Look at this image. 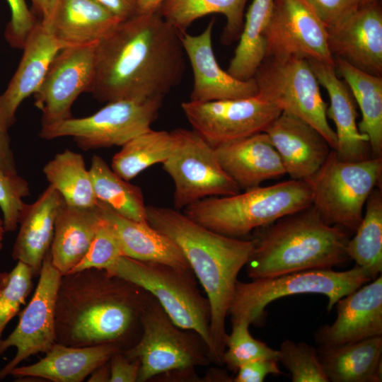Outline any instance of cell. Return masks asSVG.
I'll list each match as a JSON object with an SVG mask.
<instances>
[{
    "instance_id": "obj_1",
    "label": "cell",
    "mask_w": 382,
    "mask_h": 382,
    "mask_svg": "<svg viewBox=\"0 0 382 382\" xmlns=\"http://www.w3.org/2000/svg\"><path fill=\"white\" fill-rule=\"evenodd\" d=\"M185 54L159 10L120 22L97 44L89 91L100 102L164 97L181 81Z\"/></svg>"
},
{
    "instance_id": "obj_2",
    "label": "cell",
    "mask_w": 382,
    "mask_h": 382,
    "mask_svg": "<svg viewBox=\"0 0 382 382\" xmlns=\"http://www.w3.org/2000/svg\"><path fill=\"white\" fill-rule=\"evenodd\" d=\"M151 297L140 286L104 270L63 274L56 301L55 341L73 347L115 344L126 350L139 339L140 316Z\"/></svg>"
},
{
    "instance_id": "obj_3",
    "label": "cell",
    "mask_w": 382,
    "mask_h": 382,
    "mask_svg": "<svg viewBox=\"0 0 382 382\" xmlns=\"http://www.w3.org/2000/svg\"><path fill=\"white\" fill-rule=\"evenodd\" d=\"M148 223L180 248L202 286L211 307V361L223 364L228 334L226 318L238 275L246 265L255 241L214 232L178 209L146 206Z\"/></svg>"
},
{
    "instance_id": "obj_4",
    "label": "cell",
    "mask_w": 382,
    "mask_h": 382,
    "mask_svg": "<svg viewBox=\"0 0 382 382\" xmlns=\"http://www.w3.org/2000/svg\"><path fill=\"white\" fill-rule=\"evenodd\" d=\"M261 228L245 265L251 279L332 268L349 259L350 233L327 223L313 205Z\"/></svg>"
},
{
    "instance_id": "obj_5",
    "label": "cell",
    "mask_w": 382,
    "mask_h": 382,
    "mask_svg": "<svg viewBox=\"0 0 382 382\" xmlns=\"http://www.w3.org/2000/svg\"><path fill=\"white\" fill-rule=\"evenodd\" d=\"M312 200L308 182L291 179L242 193L206 197L186 207L184 214L214 232L239 238L309 207Z\"/></svg>"
},
{
    "instance_id": "obj_6",
    "label": "cell",
    "mask_w": 382,
    "mask_h": 382,
    "mask_svg": "<svg viewBox=\"0 0 382 382\" xmlns=\"http://www.w3.org/2000/svg\"><path fill=\"white\" fill-rule=\"evenodd\" d=\"M372 280L369 272L356 265L346 271L332 268L311 269L279 276L237 281L228 315L232 320H245L260 325L269 303L282 297L296 294H318L328 299L330 312L339 299Z\"/></svg>"
},
{
    "instance_id": "obj_7",
    "label": "cell",
    "mask_w": 382,
    "mask_h": 382,
    "mask_svg": "<svg viewBox=\"0 0 382 382\" xmlns=\"http://www.w3.org/2000/svg\"><path fill=\"white\" fill-rule=\"evenodd\" d=\"M133 282L151 294L178 327L197 333L211 348V307L192 270L121 256L108 272Z\"/></svg>"
},
{
    "instance_id": "obj_8",
    "label": "cell",
    "mask_w": 382,
    "mask_h": 382,
    "mask_svg": "<svg viewBox=\"0 0 382 382\" xmlns=\"http://www.w3.org/2000/svg\"><path fill=\"white\" fill-rule=\"evenodd\" d=\"M382 158L359 161L340 160L332 149L319 170L307 181L312 191V205L329 224L355 232L372 190L379 187Z\"/></svg>"
},
{
    "instance_id": "obj_9",
    "label": "cell",
    "mask_w": 382,
    "mask_h": 382,
    "mask_svg": "<svg viewBox=\"0 0 382 382\" xmlns=\"http://www.w3.org/2000/svg\"><path fill=\"white\" fill-rule=\"evenodd\" d=\"M140 324L138 341L122 350L129 358L139 360L138 382L170 372L191 371L212 362L201 337L174 324L152 295L141 312Z\"/></svg>"
},
{
    "instance_id": "obj_10",
    "label": "cell",
    "mask_w": 382,
    "mask_h": 382,
    "mask_svg": "<svg viewBox=\"0 0 382 382\" xmlns=\"http://www.w3.org/2000/svg\"><path fill=\"white\" fill-rule=\"evenodd\" d=\"M253 79L256 96L314 127L335 150L337 136L328 123V103L308 59L266 57Z\"/></svg>"
},
{
    "instance_id": "obj_11",
    "label": "cell",
    "mask_w": 382,
    "mask_h": 382,
    "mask_svg": "<svg viewBox=\"0 0 382 382\" xmlns=\"http://www.w3.org/2000/svg\"><path fill=\"white\" fill-rule=\"evenodd\" d=\"M163 98L144 102L116 100L94 114L42 127L40 138L47 140L71 137L79 148L87 151L122 146L134 137L151 129L162 106Z\"/></svg>"
},
{
    "instance_id": "obj_12",
    "label": "cell",
    "mask_w": 382,
    "mask_h": 382,
    "mask_svg": "<svg viewBox=\"0 0 382 382\" xmlns=\"http://www.w3.org/2000/svg\"><path fill=\"white\" fill-rule=\"evenodd\" d=\"M170 133L173 147L162 165L174 183V209L185 208L206 197L240 192L220 166L214 147L196 132L178 128Z\"/></svg>"
},
{
    "instance_id": "obj_13",
    "label": "cell",
    "mask_w": 382,
    "mask_h": 382,
    "mask_svg": "<svg viewBox=\"0 0 382 382\" xmlns=\"http://www.w3.org/2000/svg\"><path fill=\"white\" fill-rule=\"evenodd\" d=\"M181 108L192 127L212 146L264 132L282 112L257 96L206 102L186 101Z\"/></svg>"
},
{
    "instance_id": "obj_14",
    "label": "cell",
    "mask_w": 382,
    "mask_h": 382,
    "mask_svg": "<svg viewBox=\"0 0 382 382\" xmlns=\"http://www.w3.org/2000/svg\"><path fill=\"white\" fill-rule=\"evenodd\" d=\"M62 274L53 266L49 250L44 257L33 295L20 314L12 332L0 341V357L10 347L14 357L0 369V379L30 356L46 353L56 342L55 307Z\"/></svg>"
},
{
    "instance_id": "obj_15",
    "label": "cell",
    "mask_w": 382,
    "mask_h": 382,
    "mask_svg": "<svg viewBox=\"0 0 382 382\" xmlns=\"http://www.w3.org/2000/svg\"><path fill=\"white\" fill-rule=\"evenodd\" d=\"M265 37L266 57H298L335 64L328 28L306 0H274Z\"/></svg>"
},
{
    "instance_id": "obj_16",
    "label": "cell",
    "mask_w": 382,
    "mask_h": 382,
    "mask_svg": "<svg viewBox=\"0 0 382 382\" xmlns=\"http://www.w3.org/2000/svg\"><path fill=\"white\" fill-rule=\"evenodd\" d=\"M98 42L62 49L52 60L34 94V105L42 112V127L72 117L74 101L81 93H89Z\"/></svg>"
},
{
    "instance_id": "obj_17",
    "label": "cell",
    "mask_w": 382,
    "mask_h": 382,
    "mask_svg": "<svg viewBox=\"0 0 382 382\" xmlns=\"http://www.w3.org/2000/svg\"><path fill=\"white\" fill-rule=\"evenodd\" d=\"M333 58L369 74H382V9L379 1L359 7L340 23L328 28Z\"/></svg>"
},
{
    "instance_id": "obj_18",
    "label": "cell",
    "mask_w": 382,
    "mask_h": 382,
    "mask_svg": "<svg viewBox=\"0 0 382 382\" xmlns=\"http://www.w3.org/2000/svg\"><path fill=\"white\" fill-rule=\"evenodd\" d=\"M337 318L314 334L318 347H330L382 336L381 274L337 301Z\"/></svg>"
},
{
    "instance_id": "obj_19",
    "label": "cell",
    "mask_w": 382,
    "mask_h": 382,
    "mask_svg": "<svg viewBox=\"0 0 382 382\" xmlns=\"http://www.w3.org/2000/svg\"><path fill=\"white\" fill-rule=\"evenodd\" d=\"M214 25V20H212L204 31L197 35H190L186 31L178 32L194 74L190 100L206 102L256 96L257 86L254 79L247 81L237 79L223 70L217 63L212 44Z\"/></svg>"
},
{
    "instance_id": "obj_20",
    "label": "cell",
    "mask_w": 382,
    "mask_h": 382,
    "mask_svg": "<svg viewBox=\"0 0 382 382\" xmlns=\"http://www.w3.org/2000/svg\"><path fill=\"white\" fill-rule=\"evenodd\" d=\"M291 179L307 180L321 167L332 149L314 127L282 112L264 131Z\"/></svg>"
},
{
    "instance_id": "obj_21",
    "label": "cell",
    "mask_w": 382,
    "mask_h": 382,
    "mask_svg": "<svg viewBox=\"0 0 382 382\" xmlns=\"http://www.w3.org/2000/svg\"><path fill=\"white\" fill-rule=\"evenodd\" d=\"M18 66L0 96V122L7 129L15 123L21 103L40 88L48 69L62 50L49 25L41 20L28 37Z\"/></svg>"
},
{
    "instance_id": "obj_22",
    "label": "cell",
    "mask_w": 382,
    "mask_h": 382,
    "mask_svg": "<svg viewBox=\"0 0 382 382\" xmlns=\"http://www.w3.org/2000/svg\"><path fill=\"white\" fill-rule=\"evenodd\" d=\"M214 149L220 166L240 190L260 186L286 174L282 160L265 132Z\"/></svg>"
},
{
    "instance_id": "obj_23",
    "label": "cell",
    "mask_w": 382,
    "mask_h": 382,
    "mask_svg": "<svg viewBox=\"0 0 382 382\" xmlns=\"http://www.w3.org/2000/svg\"><path fill=\"white\" fill-rule=\"evenodd\" d=\"M308 62L319 84L324 87L330 98L327 117L335 125L337 146L334 151L337 156L349 162L371 158L369 138L358 129L354 98L346 83L337 76L335 64L316 60Z\"/></svg>"
},
{
    "instance_id": "obj_24",
    "label": "cell",
    "mask_w": 382,
    "mask_h": 382,
    "mask_svg": "<svg viewBox=\"0 0 382 382\" xmlns=\"http://www.w3.org/2000/svg\"><path fill=\"white\" fill-rule=\"evenodd\" d=\"M62 195L51 185L32 204H26L18 220L19 231L11 253L39 275L45 256L50 250L57 214L64 204Z\"/></svg>"
},
{
    "instance_id": "obj_25",
    "label": "cell",
    "mask_w": 382,
    "mask_h": 382,
    "mask_svg": "<svg viewBox=\"0 0 382 382\" xmlns=\"http://www.w3.org/2000/svg\"><path fill=\"white\" fill-rule=\"evenodd\" d=\"M96 205L100 216L115 231L124 256L140 261L159 262L191 270L177 244L148 222L127 219L100 201H98Z\"/></svg>"
},
{
    "instance_id": "obj_26",
    "label": "cell",
    "mask_w": 382,
    "mask_h": 382,
    "mask_svg": "<svg viewBox=\"0 0 382 382\" xmlns=\"http://www.w3.org/2000/svg\"><path fill=\"white\" fill-rule=\"evenodd\" d=\"M120 350L115 344L73 347L55 342L38 361L16 366L9 375L52 382H81Z\"/></svg>"
},
{
    "instance_id": "obj_27",
    "label": "cell",
    "mask_w": 382,
    "mask_h": 382,
    "mask_svg": "<svg viewBox=\"0 0 382 382\" xmlns=\"http://www.w3.org/2000/svg\"><path fill=\"white\" fill-rule=\"evenodd\" d=\"M120 22L96 0H57L45 23L64 49L98 42Z\"/></svg>"
},
{
    "instance_id": "obj_28",
    "label": "cell",
    "mask_w": 382,
    "mask_h": 382,
    "mask_svg": "<svg viewBox=\"0 0 382 382\" xmlns=\"http://www.w3.org/2000/svg\"><path fill=\"white\" fill-rule=\"evenodd\" d=\"M317 352L329 381H382V336L334 346L318 347Z\"/></svg>"
},
{
    "instance_id": "obj_29",
    "label": "cell",
    "mask_w": 382,
    "mask_h": 382,
    "mask_svg": "<svg viewBox=\"0 0 382 382\" xmlns=\"http://www.w3.org/2000/svg\"><path fill=\"white\" fill-rule=\"evenodd\" d=\"M100 219L97 205L79 207L64 203L60 208L50 251L52 263L62 275L68 274L86 255Z\"/></svg>"
},
{
    "instance_id": "obj_30",
    "label": "cell",
    "mask_w": 382,
    "mask_h": 382,
    "mask_svg": "<svg viewBox=\"0 0 382 382\" xmlns=\"http://www.w3.org/2000/svg\"><path fill=\"white\" fill-rule=\"evenodd\" d=\"M338 76L349 87L361 112L358 129L369 138L371 157L382 158V76L365 72L334 58Z\"/></svg>"
},
{
    "instance_id": "obj_31",
    "label": "cell",
    "mask_w": 382,
    "mask_h": 382,
    "mask_svg": "<svg viewBox=\"0 0 382 382\" xmlns=\"http://www.w3.org/2000/svg\"><path fill=\"white\" fill-rule=\"evenodd\" d=\"M248 0H166L159 13L164 20L179 33L198 18L213 13L222 14L226 25L221 42L228 45L238 39L244 23V11Z\"/></svg>"
},
{
    "instance_id": "obj_32",
    "label": "cell",
    "mask_w": 382,
    "mask_h": 382,
    "mask_svg": "<svg viewBox=\"0 0 382 382\" xmlns=\"http://www.w3.org/2000/svg\"><path fill=\"white\" fill-rule=\"evenodd\" d=\"M274 0H253L244 17L239 42L227 72L233 77L247 81L253 79L266 58L265 30Z\"/></svg>"
},
{
    "instance_id": "obj_33",
    "label": "cell",
    "mask_w": 382,
    "mask_h": 382,
    "mask_svg": "<svg viewBox=\"0 0 382 382\" xmlns=\"http://www.w3.org/2000/svg\"><path fill=\"white\" fill-rule=\"evenodd\" d=\"M42 172L66 204L79 207L97 204L90 171L81 154L66 149L49 161Z\"/></svg>"
},
{
    "instance_id": "obj_34",
    "label": "cell",
    "mask_w": 382,
    "mask_h": 382,
    "mask_svg": "<svg viewBox=\"0 0 382 382\" xmlns=\"http://www.w3.org/2000/svg\"><path fill=\"white\" fill-rule=\"evenodd\" d=\"M89 171L98 201L108 204L127 219L148 222L146 206L139 187L122 178L98 155L93 156Z\"/></svg>"
},
{
    "instance_id": "obj_35",
    "label": "cell",
    "mask_w": 382,
    "mask_h": 382,
    "mask_svg": "<svg viewBox=\"0 0 382 382\" xmlns=\"http://www.w3.org/2000/svg\"><path fill=\"white\" fill-rule=\"evenodd\" d=\"M347 242L346 252L356 265L365 269L372 280L382 272V192L375 187L365 204V213Z\"/></svg>"
},
{
    "instance_id": "obj_36",
    "label": "cell",
    "mask_w": 382,
    "mask_h": 382,
    "mask_svg": "<svg viewBox=\"0 0 382 382\" xmlns=\"http://www.w3.org/2000/svg\"><path fill=\"white\" fill-rule=\"evenodd\" d=\"M173 147V138L166 131L151 128L129 140L112 159L111 168L127 181L150 166L163 163Z\"/></svg>"
},
{
    "instance_id": "obj_37",
    "label": "cell",
    "mask_w": 382,
    "mask_h": 382,
    "mask_svg": "<svg viewBox=\"0 0 382 382\" xmlns=\"http://www.w3.org/2000/svg\"><path fill=\"white\" fill-rule=\"evenodd\" d=\"M231 332L228 335L223 364L236 371L242 365L258 359L278 361L279 351L254 338L249 330L250 323L245 320H232Z\"/></svg>"
},
{
    "instance_id": "obj_38",
    "label": "cell",
    "mask_w": 382,
    "mask_h": 382,
    "mask_svg": "<svg viewBox=\"0 0 382 382\" xmlns=\"http://www.w3.org/2000/svg\"><path fill=\"white\" fill-rule=\"evenodd\" d=\"M31 268L21 261L9 272L0 271V341L2 333L33 287Z\"/></svg>"
},
{
    "instance_id": "obj_39",
    "label": "cell",
    "mask_w": 382,
    "mask_h": 382,
    "mask_svg": "<svg viewBox=\"0 0 382 382\" xmlns=\"http://www.w3.org/2000/svg\"><path fill=\"white\" fill-rule=\"evenodd\" d=\"M278 351V361L289 371L293 382H330L314 347L286 340Z\"/></svg>"
},
{
    "instance_id": "obj_40",
    "label": "cell",
    "mask_w": 382,
    "mask_h": 382,
    "mask_svg": "<svg viewBox=\"0 0 382 382\" xmlns=\"http://www.w3.org/2000/svg\"><path fill=\"white\" fill-rule=\"evenodd\" d=\"M122 255V248L115 231L100 216L95 236L87 253L69 273L86 269L104 270L109 272Z\"/></svg>"
},
{
    "instance_id": "obj_41",
    "label": "cell",
    "mask_w": 382,
    "mask_h": 382,
    "mask_svg": "<svg viewBox=\"0 0 382 382\" xmlns=\"http://www.w3.org/2000/svg\"><path fill=\"white\" fill-rule=\"evenodd\" d=\"M6 1L11 16L6 28L5 37L12 47L22 49L37 21L25 0Z\"/></svg>"
},
{
    "instance_id": "obj_42",
    "label": "cell",
    "mask_w": 382,
    "mask_h": 382,
    "mask_svg": "<svg viewBox=\"0 0 382 382\" xmlns=\"http://www.w3.org/2000/svg\"><path fill=\"white\" fill-rule=\"evenodd\" d=\"M327 28L350 16L359 8V0H306Z\"/></svg>"
},
{
    "instance_id": "obj_43",
    "label": "cell",
    "mask_w": 382,
    "mask_h": 382,
    "mask_svg": "<svg viewBox=\"0 0 382 382\" xmlns=\"http://www.w3.org/2000/svg\"><path fill=\"white\" fill-rule=\"evenodd\" d=\"M278 362L274 359H258L245 364L236 371L233 381L262 382L270 374H282Z\"/></svg>"
},
{
    "instance_id": "obj_44",
    "label": "cell",
    "mask_w": 382,
    "mask_h": 382,
    "mask_svg": "<svg viewBox=\"0 0 382 382\" xmlns=\"http://www.w3.org/2000/svg\"><path fill=\"white\" fill-rule=\"evenodd\" d=\"M109 362L110 382L137 381L140 369V361L138 359L129 358L120 350L111 357Z\"/></svg>"
},
{
    "instance_id": "obj_45",
    "label": "cell",
    "mask_w": 382,
    "mask_h": 382,
    "mask_svg": "<svg viewBox=\"0 0 382 382\" xmlns=\"http://www.w3.org/2000/svg\"><path fill=\"white\" fill-rule=\"evenodd\" d=\"M0 170L6 173H16L13 151L11 146L8 129L0 122Z\"/></svg>"
},
{
    "instance_id": "obj_46",
    "label": "cell",
    "mask_w": 382,
    "mask_h": 382,
    "mask_svg": "<svg viewBox=\"0 0 382 382\" xmlns=\"http://www.w3.org/2000/svg\"><path fill=\"white\" fill-rule=\"evenodd\" d=\"M120 22L137 13V0H96Z\"/></svg>"
},
{
    "instance_id": "obj_47",
    "label": "cell",
    "mask_w": 382,
    "mask_h": 382,
    "mask_svg": "<svg viewBox=\"0 0 382 382\" xmlns=\"http://www.w3.org/2000/svg\"><path fill=\"white\" fill-rule=\"evenodd\" d=\"M19 189L18 177L0 170V207L11 204L18 196Z\"/></svg>"
},
{
    "instance_id": "obj_48",
    "label": "cell",
    "mask_w": 382,
    "mask_h": 382,
    "mask_svg": "<svg viewBox=\"0 0 382 382\" xmlns=\"http://www.w3.org/2000/svg\"><path fill=\"white\" fill-rule=\"evenodd\" d=\"M34 9L41 17V21H47L54 10L57 0H31Z\"/></svg>"
},
{
    "instance_id": "obj_49",
    "label": "cell",
    "mask_w": 382,
    "mask_h": 382,
    "mask_svg": "<svg viewBox=\"0 0 382 382\" xmlns=\"http://www.w3.org/2000/svg\"><path fill=\"white\" fill-rule=\"evenodd\" d=\"M110 366L109 361L100 365L89 375L88 382H110Z\"/></svg>"
},
{
    "instance_id": "obj_50",
    "label": "cell",
    "mask_w": 382,
    "mask_h": 382,
    "mask_svg": "<svg viewBox=\"0 0 382 382\" xmlns=\"http://www.w3.org/2000/svg\"><path fill=\"white\" fill-rule=\"evenodd\" d=\"M166 0H137V13H151L159 10Z\"/></svg>"
},
{
    "instance_id": "obj_51",
    "label": "cell",
    "mask_w": 382,
    "mask_h": 382,
    "mask_svg": "<svg viewBox=\"0 0 382 382\" xmlns=\"http://www.w3.org/2000/svg\"><path fill=\"white\" fill-rule=\"evenodd\" d=\"M5 233L3 219H0V251L3 248V241Z\"/></svg>"
},
{
    "instance_id": "obj_52",
    "label": "cell",
    "mask_w": 382,
    "mask_h": 382,
    "mask_svg": "<svg viewBox=\"0 0 382 382\" xmlns=\"http://www.w3.org/2000/svg\"><path fill=\"white\" fill-rule=\"evenodd\" d=\"M378 0H359V8L370 5Z\"/></svg>"
}]
</instances>
